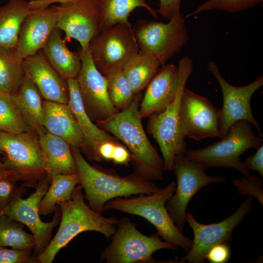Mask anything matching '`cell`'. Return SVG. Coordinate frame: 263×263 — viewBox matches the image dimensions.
<instances>
[{
  "instance_id": "6da1fadb",
  "label": "cell",
  "mask_w": 263,
  "mask_h": 263,
  "mask_svg": "<svg viewBox=\"0 0 263 263\" xmlns=\"http://www.w3.org/2000/svg\"><path fill=\"white\" fill-rule=\"evenodd\" d=\"M136 96L125 109L96 123L127 146L134 168L133 174L150 181L162 180L165 170L163 160L144 130L139 112L140 96Z\"/></svg>"
},
{
  "instance_id": "7a4b0ae2",
  "label": "cell",
  "mask_w": 263,
  "mask_h": 263,
  "mask_svg": "<svg viewBox=\"0 0 263 263\" xmlns=\"http://www.w3.org/2000/svg\"><path fill=\"white\" fill-rule=\"evenodd\" d=\"M71 148L85 199L89 207L100 214L104 212L105 204L112 199L150 194L161 188L151 181L133 173L122 177L112 170L93 166L84 158L79 148Z\"/></svg>"
},
{
  "instance_id": "3957f363",
  "label": "cell",
  "mask_w": 263,
  "mask_h": 263,
  "mask_svg": "<svg viewBox=\"0 0 263 263\" xmlns=\"http://www.w3.org/2000/svg\"><path fill=\"white\" fill-rule=\"evenodd\" d=\"M82 189L77 185L69 200L57 204L61 211L60 225L47 248L37 257L38 263H52L58 251L82 232H98L107 239L115 233L118 219L104 217L93 210L85 202Z\"/></svg>"
},
{
  "instance_id": "277c9868",
  "label": "cell",
  "mask_w": 263,
  "mask_h": 263,
  "mask_svg": "<svg viewBox=\"0 0 263 263\" xmlns=\"http://www.w3.org/2000/svg\"><path fill=\"white\" fill-rule=\"evenodd\" d=\"M173 181L165 187L150 194H140L131 198L117 197L108 201L104 212L112 209L139 216L147 220L156 229L157 234L165 241L187 253L192 242L175 225L166 207V204L176 189Z\"/></svg>"
},
{
  "instance_id": "5b68a950",
  "label": "cell",
  "mask_w": 263,
  "mask_h": 263,
  "mask_svg": "<svg viewBox=\"0 0 263 263\" xmlns=\"http://www.w3.org/2000/svg\"><path fill=\"white\" fill-rule=\"evenodd\" d=\"M179 81L175 96L162 112L149 117L147 131L157 142L166 170L172 171L175 159L184 155L186 150L185 137L180 126V111L183 91L193 71L190 57L185 56L178 61Z\"/></svg>"
},
{
  "instance_id": "8992f818",
  "label": "cell",
  "mask_w": 263,
  "mask_h": 263,
  "mask_svg": "<svg viewBox=\"0 0 263 263\" xmlns=\"http://www.w3.org/2000/svg\"><path fill=\"white\" fill-rule=\"evenodd\" d=\"M253 126L245 120H240L230 126L219 141L199 149H189L184 156L190 161L205 167L231 168L244 177L251 174L244 165L240 156L251 148H258L263 138L253 131Z\"/></svg>"
},
{
  "instance_id": "52a82bcc",
  "label": "cell",
  "mask_w": 263,
  "mask_h": 263,
  "mask_svg": "<svg viewBox=\"0 0 263 263\" xmlns=\"http://www.w3.org/2000/svg\"><path fill=\"white\" fill-rule=\"evenodd\" d=\"M111 243L101 252V262L108 263H156L152 254L163 249L177 250L171 244L162 241L157 234L145 235L136 228L127 217L118 220Z\"/></svg>"
},
{
  "instance_id": "ba28073f",
  "label": "cell",
  "mask_w": 263,
  "mask_h": 263,
  "mask_svg": "<svg viewBox=\"0 0 263 263\" xmlns=\"http://www.w3.org/2000/svg\"><path fill=\"white\" fill-rule=\"evenodd\" d=\"M0 150L5 168L23 182L21 186L35 188L46 177L38 136L35 132L11 134L0 131Z\"/></svg>"
},
{
  "instance_id": "9c48e42d",
  "label": "cell",
  "mask_w": 263,
  "mask_h": 263,
  "mask_svg": "<svg viewBox=\"0 0 263 263\" xmlns=\"http://www.w3.org/2000/svg\"><path fill=\"white\" fill-rule=\"evenodd\" d=\"M132 28L140 51L151 54L162 66L179 53L189 40L185 20L181 15L167 23L141 19Z\"/></svg>"
},
{
  "instance_id": "30bf717a",
  "label": "cell",
  "mask_w": 263,
  "mask_h": 263,
  "mask_svg": "<svg viewBox=\"0 0 263 263\" xmlns=\"http://www.w3.org/2000/svg\"><path fill=\"white\" fill-rule=\"evenodd\" d=\"M50 184L46 177L38 182L35 192L26 199L22 198L26 191L25 187H17L10 204L0 211V216L5 215L20 222L29 228L35 240L33 255L36 258L48 246L51 241L53 230L58 225L61 218L60 207L57 205L51 222L45 223L40 219L39 203Z\"/></svg>"
},
{
  "instance_id": "8fae6325",
  "label": "cell",
  "mask_w": 263,
  "mask_h": 263,
  "mask_svg": "<svg viewBox=\"0 0 263 263\" xmlns=\"http://www.w3.org/2000/svg\"><path fill=\"white\" fill-rule=\"evenodd\" d=\"M89 48L95 66L104 76L122 69L140 51L132 26L126 23L103 29L92 39Z\"/></svg>"
},
{
  "instance_id": "7c38bea8",
  "label": "cell",
  "mask_w": 263,
  "mask_h": 263,
  "mask_svg": "<svg viewBox=\"0 0 263 263\" xmlns=\"http://www.w3.org/2000/svg\"><path fill=\"white\" fill-rule=\"evenodd\" d=\"M205 169V167L190 161L184 155L174 161L172 171L176 177V189L166 207L173 223L182 232L186 222V209L191 198L203 188L227 180L224 176L208 175Z\"/></svg>"
},
{
  "instance_id": "4fadbf2b",
  "label": "cell",
  "mask_w": 263,
  "mask_h": 263,
  "mask_svg": "<svg viewBox=\"0 0 263 263\" xmlns=\"http://www.w3.org/2000/svg\"><path fill=\"white\" fill-rule=\"evenodd\" d=\"M56 11V28L63 31L66 42L76 39L81 50L89 48L92 39L102 30L101 15L96 0H69L52 6Z\"/></svg>"
},
{
  "instance_id": "5bb4252c",
  "label": "cell",
  "mask_w": 263,
  "mask_h": 263,
  "mask_svg": "<svg viewBox=\"0 0 263 263\" xmlns=\"http://www.w3.org/2000/svg\"><path fill=\"white\" fill-rule=\"evenodd\" d=\"M207 65L208 70L219 83L223 94V105L220 109L221 138L225 136L231 125L240 120L250 122L259 136L263 137L260 126L254 118L250 106L253 94L263 85V75L247 85L236 87L224 78L216 62L210 60Z\"/></svg>"
},
{
  "instance_id": "9a60e30c",
  "label": "cell",
  "mask_w": 263,
  "mask_h": 263,
  "mask_svg": "<svg viewBox=\"0 0 263 263\" xmlns=\"http://www.w3.org/2000/svg\"><path fill=\"white\" fill-rule=\"evenodd\" d=\"M252 208V199L247 197L231 215L217 223H199L189 212H186V222L193 232L192 244L181 261L202 263L208 250L215 244L227 243L232 239V232Z\"/></svg>"
},
{
  "instance_id": "2e32d148",
  "label": "cell",
  "mask_w": 263,
  "mask_h": 263,
  "mask_svg": "<svg viewBox=\"0 0 263 263\" xmlns=\"http://www.w3.org/2000/svg\"><path fill=\"white\" fill-rule=\"evenodd\" d=\"M183 135L196 141L208 137L222 138L220 112L207 98L185 87L180 111Z\"/></svg>"
},
{
  "instance_id": "e0dca14e",
  "label": "cell",
  "mask_w": 263,
  "mask_h": 263,
  "mask_svg": "<svg viewBox=\"0 0 263 263\" xmlns=\"http://www.w3.org/2000/svg\"><path fill=\"white\" fill-rule=\"evenodd\" d=\"M78 53L81 67L76 79L84 106L92 121H105L119 111L110 101L106 78L95 66L89 48Z\"/></svg>"
},
{
  "instance_id": "ac0fdd59",
  "label": "cell",
  "mask_w": 263,
  "mask_h": 263,
  "mask_svg": "<svg viewBox=\"0 0 263 263\" xmlns=\"http://www.w3.org/2000/svg\"><path fill=\"white\" fill-rule=\"evenodd\" d=\"M56 24V11L52 6L31 10L20 27L16 47L18 57L23 60L42 50Z\"/></svg>"
},
{
  "instance_id": "d6986e66",
  "label": "cell",
  "mask_w": 263,
  "mask_h": 263,
  "mask_svg": "<svg viewBox=\"0 0 263 263\" xmlns=\"http://www.w3.org/2000/svg\"><path fill=\"white\" fill-rule=\"evenodd\" d=\"M25 73L33 81L45 100L68 104L67 80L51 66L42 50L23 60Z\"/></svg>"
},
{
  "instance_id": "ffe728a7",
  "label": "cell",
  "mask_w": 263,
  "mask_h": 263,
  "mask_svg": "<svg viewBox=\"0 0 263 263\" xmlns=\"http://www.w3.org/2000/svg\"><path fill=\"white\" fill-rule=\"evenodd\" d=\"M179 81L177 66L171 63L161 66L146 87L139 107L141 118L163 111L174 98Z\"/></svg>"
},
{
  "instance_id": "44dd1931",
  "label": "cell",
  "mask_w": 263,
  "mask_h": 263,
  "mask_svg": "<svg viewBox=\"0 0 263 263\" xmlns=\"http://www.w3.org/2000/svg\"><path fill=\"white\" fill-rule=\"evenodd\" d=\"M43 126L50 133L66 141L71 147L81 149L83 137L68 104L44 100Z\"/></svg>"
},
{
  "instance_id": "7402d4cb",
  "label": "cell",
  "mask_w": 263,
  "mask_h": 263,
  "mask_svg": "<svg viewBox=\"0 0 263 263\" xmlns=\"http://www.w3.org/2000/svg\"><path fill=\"white\" fill-rule=\"evenodd\" d=\"M69 100L68 105L79 126L83 137L81 148L90 160L101 143L116 140L105 130L95 125L87 113L83 105L76 79L67 80Z\"/></svg>"
},
{
  "instance_id": "603a6c76",
  "label": "cell",
  "mask_w": 263,
  "mask_h": 263,
  "mask_svg": "<svg viewBox=\"0 0 263 263\" xmlns=\"http://www.w3.org/2000/svg\"><path fill=\"white\" fill-rule=\"evenodd\" d=\"M38 139L50 183L57 174L77 173L71 146L66 141L48 132L39 136Z\"/></svg>"
},
{
  "instance_id": "cb8c5ba5",
  "label": "cell",
  "mask_w": 263,
  "mask_h": 263,
  "mask_svg": "<svg viewBox=\"0 0 263 263\" xmlns=\"http://www.w3.org/2000/svg\"><path fill=\"white\" fill-rule=\"evenodd\" d=\"M11 98L31 130L38 136L47 132L43 126L44 100L38 89L25 74L21 85Z\"/></svg>"
},
{
  "instance_id": "d4e9b609",
  "label": "cell",
  "mask_w": 263,
  "mask_h": 263,
  "mask_svg": "<svg viewBox=\"0 0 263 263\" xmlns=\"http://www.w3.org/2000/svg\"><path fill=\"white\" fill-rule=\"evenodd\" d=\"M62 38L61 30L55 28L49 37L43 53L51 66L67 80L76 79L81 67L79 53L71 51Z\"/></svg>"
},
{
  "instance_id": "484cf974",
  "label": "cell",
  "mask_w": 263,
  "mask_h": 263,
  "mask_svg": "<svg viewBox=\"0 0 263 263\" xmlns=\"http://www.w3.org/2000/svg\"><path fill=\"white\" fill-rule=\"evenodd\" d=\"M31 11L26 0H10L0 7V47L16 48L21 26Z\"/></svg>"
},
{
  "instance_id": "4316f807",
  "label": "cell",
  "mask_w": 263,
  "mask_h": 263,
  "mask_svg": "<svg viewBox=\"0 0 263 263\" xmlns=\"http://www.w3.org/2000/svg\"><path fill=\"white\" fill-rule=\"evenodd\" d=\"M161 66L151 54L139 51L129 59L122 70L133 93L138 94L146 88Z\"/></svg>"
},
{
  "instance_id": "83f0119b",
  "label": "cell",
  "mask_w": 263,
  "mask_h": 263,
  "mask_svg": "<svg viewBox=\"0 0 263 263\" xmlns=\"http://www.w3.org/2000/svg\"><path fill=\"white\" fill-rule=\"evenodd\" d=\"M99 6L102 29L118 23L130 25L128 18L137 7L145 8L154 18H158V10L150 7L146 0H96Z\"/></svg>"
},
{
  "instance_id": "f1b7e54d",
  "label": "cell",
  "mask_w": 263,
  "mask_h": 263,
  "mask_svg": "<svg viewBox=\"0 0 263 263\" xmlns=\"http://www.w3.org/2000/svg\"><path fill=\"white\" fill-rule=\"evenodd\" d=\"M79 184L80 179L78 173L59 174L55 176L39 203L40 215L52 213L59 203L69 200L75 188Z\"/></svg>"
},
{
  "instance_id": "f546056e",
  "label": "cell",
  "mask_w": 263,
  "mask_h": 263,
  "mask_svg": "<svg viewBox=\"0 0 263 263\" xmlns=\"http://www.w3.org/2000/svg\"><path fill=\"white\" fill-rule=\"evenodd\" d=\"M25 75L23 60L17 56L16 48L0 47V92L14 94Z\"/></svg>"
},
{
  "instance_id": "4dcf8cb0",
  "label": "cell",
  "mask_w": 263,
  "mask_h": 263,
  "mask_svg": "<svg viewBox=\"0 0 263 263\" xmlns=\"http://www.w3.org/2000/svg\"><path fill=\"white\" fill-rule=\"evenodd\" d=\"M24 224L5 215L0 216V245L18 249H33V234L23 230Z\"/></svg>"
},
{
  "instance_id": "1f68e13d",
  "label": "cell",
  "mask_w": 263,
  "mask_h": 263,
  "mask_svg": "<svg viewBox=\"0 0 263 263\" xmlns=\"http://www.w3.org/2000/svg\"><path fill=\"white\" fill-rule=\"evenodd\" d=\"M0 131L11 134L33 132L13 102L10 94L0 92Z\"/></svg>"
},
{
  "instance_id": "d6a6232c",
  "label": "cell",
  "mask_w": 263,
  "mask_h": 263,
  "mask_svg": "<svg viewBox=\"0 0 263 263\" xmlns=\"http://www.w3.org/2000/svg\"><path fill=\"white\" fill-rule=\"evenodd\" d=\"M105 76L111 103L118 111L124 110L132 102L136 94L133 93L122 70L114 71Z\"/></svg>"
},
{
  "instance_id": "836d02e7",
  "label": "cell",
  "mask_w": 263,
  "mask_h": 263,
  "mask_svg": "<svg viewBox=\"0 0 263 263\" xmlns=\"http://www.w3.org/2000/svg\"><path fill=\"white\" fill-rule=\"evenodd\" d=\"M92 161H110L121 165H128L131 161L127 148L118 143L116 140H107L97 147Z\"/></svg>"
},
{
  "instance_id": "e575fe53",
  "label": "cell",
  "mask_w": 263,
  "mask_h": 263,
  "mask_svg": "<svg viewBox=\"0 0 263 263\" xmlns=\"http://www.w3.org/2000/svg\"><path fill=\"white\" fill-rule=\"evenodd\" d=\"M263 2V0H207L187 15L186 18L212 10L235 13L254 7Z\"/></svg>"
},
{
  "instance_id": "d590c367",
  "label": "cell",
  "mask_w": 263,
  "mask_h": 263,
  "mask_svg": "<svg viewBox=\"0 0 263 263\" xmlns=\"http://www.w3.org/2000/svg\"><path fill=\"white\" fill-rule=\"evenodd\" d=\"M233 185L237 192L242 195H248L256 198L263 205V191L262 188V180L254 175L248 177L234 179Z\"/></svg>"
},
{
  "instance_id": "8d00e7d4",
  "label": "cell",
  "mask_w": 263,
  "mask_h": 263,
  "mask_svg": "<svg viewBox=\"0 0 263 263\" xmlns=\"http://www.w3.org/2000/svg\"><path fill=\"white\" fill-rule=\"evenodd\" d=\"M18 181L17 174L5 167L0 170V211L11 202L17 188L16 184Z\"/></svg>"
},
{
  "instance_id": "74e56055",
  "label": "cell",
  "mask_w": 263,
  "mask_h": 263,
  "mask_svg": "<svg viewBox=\"0 0 263 263\" xmlns=\"http://www.w3.org/2000/svg\"><path fill=\"white\" fill-rule=\"evenodd\" d=\"M32 249H8L0 245V263H38Z\"/></svg>"
},
{
  "instance_id": "f35d334b",
  "label": "cell",
  "mask_w": 263,
  "mask_h": 263,
  "mask_svg": "<svg viewBox=\"0 0 263 263\" xmlns=\"http://www.w3.org/2000/svg\"><path fill=\"white\" fill-rule=\"evenodd\" d=\"M231 251L226 243H220L212 246L206 255L207 260L211 263H225L230 259Z\"/></svg>"
},
{
  "instance_id": "ab89813d",
  "label": "cell",
  "mask_w": 263,
  "mask_h": 263,
  "mask_svg": "<svg viewBox=\"0 0 263 263\" xmlns=\"http://www.w3.org/2000/svg\"><path fill=\"white\" fill-rule=\"evenodd\" d=\"M158 14L163 18L169 20L181 14V0H159Z\"/></svg>"
},
{
  "instance_id": "60d3db41",
  "label": "cell",
  "mask_w": 263,
  "mask_h": 263,
  "mask_svg": "<svg viewBox=\"0 0 263 263\" xmlns=\"http://www.w3.org/2000/svg\"><path fill=\"white\" fill-rule=\"evenodd\" d=\"M256 153L247 156L243 164L249 170L258 172L263 177V145L262 144L257 148Z\"/></svg>"
},
{
  "instance_id": "b9f144b4",
  "label": "cell",
  "mask_w": 263,
  "mask_h": 263,
  "mask_svg": "<svg viewBox=\"0 0 263 263\" xmlns=\"http://www.w3.org/2000/svg\"><path fill=\"white\" fill-rule=\"evenodd\" d=\"M69 0H31L29 1L30 9L37 10L50 7L55 3H62Z\"/></svg>"
},
{
  "instance_id": "7bdbcfd3",
  "label": "cell",
  "mask_w": 263,
  "mask_h": 263,
  "mask_svg": "<svg viewBox=\"0 0 263 263\" xmlns=\"http://www.w3.org/2000/svg\"><path fill=\"white\" fill-rule=\"evenodd\" d=\"M0 155L1 154H0ZM4 167L5 166L3 162L2 158H1L0 156V170L4 168Z\"/></svg>"
},
{
  "instance_id": "ee69618b",
  "label": "cell",
  "mask_w": 263,
  "mask_h": 263,
  "mask_svg": "<svg viewBox=\"0 0 263 263\" xmlns=\"http://www.w3.org/2000/svg\"><path fill=\"white\" fill-rule=\"evenodd\" d=\"M0 154L1 155H3L2 153L1 152V151L0 150Z\"/></svg>"
}]
</instances>
